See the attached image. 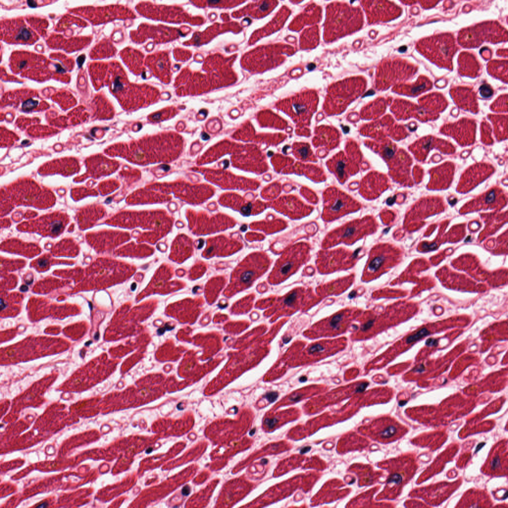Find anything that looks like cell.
Segmentation results:
<instances>
[{
  "label": "cell",
  "instance_id": "obj_34",
  "mask_svg": "<svg viewBox=\"0 0 508 508\" xmlns=\"http://www.w3.org/2000/svg\"><path fill=\"white\" fill-rule=\"evenodd\" d=\"M489 73L493 77L508 83V61L493 60L487 65Z\"/></svg>",
  "mask_w": 508,
  "mask_h": 508
},
{
  "label": "cell",
  "instance_id": "obj_15",
  "mask_svg": "<svg viewBox=\"0 0 508 508\" xmlns=\"http://www.w3.org/2000/svg\"><path fill=\"white\" fill-rule=\"evenodd\" d=\"M476 123L475 121L463 118L453 124L444 125L440 131L453 137L462 146L469 145L475 141Z\"/></svg>",
  "mask_w": 508,
  "mask_h": 508
},
{
  "label": "cell",
  "instance_id": "obj_13",
  "mask_svg": "<svg viewBox=\"0 0 508 508\" xmlns=\"http://www.w3.org/2000/svg\"><path fill=\"white\" fill-rule=\"evenodd\" d=\"M359 254L343 248L320 250L317 254L316 265L319 273L329 274L352 267L359 258Z\"/></svg>",
  "mask_w": 508,
  "mask_h": 508
},
{
  "label": "cell",
  "instance_id": "obj_33",
  "mask_svg": "<svg viewBox=\"0 0 508 508\" xmlns=\"http://www.w3.org/2000/svg\"><path fill=\"white\" fill-rule=\"evenodd\" d=\"M319 39V30L317 25L305 29L300 36V48L302 49L315 48L318 44Z\"/></svg>",
  "mask_w": 508,
  "mask_h": 508
},
{
  "label": "cell",
  "instance_id": "obj_46",
  "mask_svg": "<svg viewBox=\"0 0 508 508\" xmlns=\"http://www.w3.org/2000/svg\"><path fill=\"white\" fill-rule=\"evenodd\" d=\"M480 54L485 59H489L491 57L492 52L487 47H485L481 50Z\"/></svg>",
  "mask_w": 508,
  "mask_h": 508
},
{
  "label": "cell",
  "instance_id": "obj_1",
  "mask_svg": "<svg viewBox=\"0 0 508 508\" xmlns=\"http://www.w3.org/2000/svg\"><path fill=\"white\" fill-rule=\"evenodd\" d=\"M362 11L359 7L348 3L333 2L326 8L323 38L331 42L360 29L363 25Z\"/></svg>",
  "mask_w": 508,
  "mask_h": 508
},
{
  "label": "cell",
  "instance_id": "obj_38",
  "mask_svg": "<svg viewBox=\"0 0 508 508\" xmlns=\"http://www.w3.org/2000/svg\"><path fill=\"white\" fill-rule=\"evenodd\" d=\"M507 94L502 95L499 97L497 100L491 105V109L495 112H507Z\"/></svg>",
  "mask_w": 508,
  "mask_h": 508
},
{
  "label": "cell",
  "instance_id": "obj_39",
  "mask_svg": "<svg viewBox=\"0 0 508 508\" xmlns=\"http://www.w3.org/2000/svg\"><path fill=\"white\" fill-rule=\"evenodd\" d=\"M482 141L487 144L493 143V140L491 136V128L489 124L486 121L482 122L481 125Z\"/></svg>",
  "mask_w": 508,
  "mask_h": 508
},
{
  "label": "cell",
  "instance_id": "obj_30",
  "mask_svg": "<svg viewBox=\"0 0 508 508\" xmlns=\"http://www.w3.org/2000/svg\"><path fill=\"white\" fill-rule=\"evenodd\" d=\"M458 63L460 75L474 78L480 74V65L472 54L467 52L461 53Z\"/></svg>",
  "mask_w": 508,
  "mask_h": 508
},
{
  "label": "cell",
  "instance_id": "obj_41",
  "mask_svg": "<svg viewBox=\"0 0 508 508\" xmlns=\"http://www.w3.org/2000/svg\"><path fill=\"white\" fill-rule=\"evenodd\" d=\"M480 95L484 98H489L493 94V90L488 84L482 85L480 88Z\"/></svg>",
  "mask_w": 508,
  "mask_h": 508
},
{
  "label": "cell",
  "instance_id": "obj_14",
  "mask_svg": "<svg viewBox=\"0 0 508 508\" xmlns=\"http://www.w3.org/2000/svg\"><path fill=\"white\" fill-rule=\"evenodd\" d=\"M361 3L370 24L391 20L402 13L401 7L389 1L362 0Z\"/></svg>",
  "mask_w": 508,
  "mask_h": 508
},
{
  "label": "cell",
  "instance_id": "obj_36",
  "mask_svg": "<svg viewBox=\"0 0 508 508\" xmlns=\"http://www.w3.org/2000/svg\"><path fill=\"white\" fill-rule=\"evenodd\" d=\"M295 149L296 155L299 158L303 160L317 161L309 144L298 143L296 145Z\"/></svg>",
  "mask_w": 508,
  "mask_h": 508
},
{
  "label": "cell",
  "instance_id": "obj_53",
  "mask_svg": "<svg viewBox=\"0 0 508 508\" xmlns=\"http://www.w3.org/2000/svg\"><path fill=\"white\" fill-rule=\"evenodd\" d=\"M190 492V489L189 487L186 486L184 487L182 490V493L184 495H188Z\"/></svg>",
  "mask_w": 508,
  "mask_h": 508
},
{
  "label": "cell",
  "instance_id": "obj_28",
  "mask_svg": "<svg viewBox=\"0 0 508 508\" xmlns=\"http://www.w3.org/2000/svg\"><path fill=\"white\" fill-rule=\"evenodd\" d=\"M315 133L317 135L313 140L315 146L324 145L331 149L339 143L340 132L332 127L321 126L316 128Z\"/></svg>",
  "mask_w": 508,
  "mask_h": 508
},
{
  "label": "cell",
  "instance_id": "obj_52",
  "mask_svg": "<svg viewBox=\"0 0 508 508\" xmlns=\"http://www.w3.org/2000/svg\"><path fill=\"white\" fill-rule=\"evenodd\" d=\"M497 55H499L500 56H503V57H507V56H508V51H507V49H506L499 50L497 51Z\"/></svg>",
  "mask_w": 508,
  "mask_h": 508
},
{
  "label": "cell",
  "instance_id": "obj_17",
  "mask_svg": "<svg viewBox=\"0 0 508 508\" xmlns=\"http://www.w3.org/2000/svg\"><path fill=\"white\" fill-rule=\"evenodd\" d=\"M494 170L492 165L487 163H478L471 166L462 175L457 190L463 193L470 191L489 177Z\"/></svg>",
  "mask_w": 508,
  "mask_h": 508
},
{
  "label": "cell",
  "instance_id": "obj_56",
  "mask_svg": "<svg viewBox=\"0 0 508 508\" xmlns=\"http://www.w3.org/2000/svg\"><path fill=\"white\" fill-rule=\"evenodd\" d=\"M299 380L301 382H304L307 380V378L305 376H303L300 378Z\"/></svg>",
  "mask_w": 508,
  "mask_h": 508
},
{
  "label": "cell",
  "instance_id": "obj_55",
  "mask_svg": "<svg viewBox=\"0 0 508 508\" xmlns=\"http://www.w3.org/2000/svg\"><path fill=\"white\" fill-rule=\"evenodd\" d=\"M28 289V287L25 285H23L21 287L20 290L22 291H25Z\"/></svg>",
  "mask_w": 508,
  "mask_h": 508
},
{
  "label": "cell",
  "instance_id": "obj_21",
  "mask_svg": "<svg viewBox=\"0 0 508 508\" xmlns=\"http://www.w3.org/2000/svg\"><path fill=\"white\" fill-rule=\"evenodd\" d=\"M354 161L346 157L343 152H340L329 160L326 164L329 170L335 174L339 181L343 183L349 175L358 171V166Z\"/></svg>",
  "mask_w": 508,
  "mask_h": 508
},
{
  "label": "cell",
  "instance_id": "obj_9",
  "mask_svg": "<svg viewBox=\"0 0 508 508\" xmlns=\"http://www.w3.org/2000/svg\"><path fill=\"white\" fill-rule=\"evenodd\" d=\"M323 209L321 218L331 222L347 214L358 211L361 204L336 188H329L323 193Z\"/></svg>",
  "mask_w": 508,
  "mask_h": 508
},
{
  "label": "cell",
  "instance_id": "obj_3",
  "mask_svg": "<svg viewBox=\"0 0 508 508\" xmlns=\"http://www.w3.org/2000/svg\"><path fill=\"white\" fill-rule=\"evenodd\" d=\"M295 51L293 47L283 44L261 46L246 53L241 64L252 72H261L279 65L285 59L284 55L289 56Z\"/></svg>",
  "mask_w": 508,
  "mask_h": 508
},
{
  "label": "cell",
  "instance_id": "obj_25",
  "mask_svg": "<svg viewBox=\"0 0 508 508\" xmlns=\"http://www.w3.org/2000/svg\"><path fill=\"white\" fill-rule=\"evenodd\" d=\"M278 2L274 0H260L251 3L242 9L234 11L232 16L240 17L245 15L253 18H259L270 12L277 5Z\"/></svg>",
  "mask_w": 508,
  "mask_h": 508
},
{
  "label": "cell",
  "instance_id": "obj_31",
  "mask_svg": "<svg viewBox=\"0 0 508 508\" xmlns=\"http://www.w3.org/2000/svg\"><path fill=\"white\" fill-rule=\"evenodd\" d=\"M420 106L426 111L435 114L443 111L446 107L447 102L444 96L439 93H433L420 98Z\"/></svg>",
  "mask_w": 508,
  "mask_h": 508
},
{
  "label": "cell",
  "instance_id": "obj_19",
  "mask_svg": "<svg viewBox=\"0 0 508 508\" xmlns=\"http://www.w3.org/2000/svg\"><path fill=\"white\" fill-rule=\"evenodd\" d=\"M390 110L398 120H406L413 117L422 122H426L435 120L439 117L438 114L429 112L420 106L400 99L394 100Z\"/></svg>",
  "mask_w": 508,
  "mask_h": 508
},
{
  "label": "cell",
  "instance_id": "obj_23",
  "mask_svg": "<svg viewBox=\"0 0 508 508\" xmlns=\"http://www.w3.org/2000/svg\"><path fill=\"white\" fill-rule=\"evenodd\" d=\"M450 94L455 104L459 108L475 114L478 112L476 94L472 88L454 87L450 90Z\"/></svg>",
  "mask_w": 508,
  "mask_h": 508
},
{
  "label": "cell",
  "instance_id": "obj_4",
  "mask_svg": "<svg viewBox=\"0 0 508 508\" xmlns=\"http://www.w3.org/2000/svg\"><path fill=\"white\" fill-rule=\"evenodd\" d=\"M378 227V222L372 216L353 220L327 234L322 242L321 247L325 249L341 243L352 245L359 239L375 233Z\"/></svg>",
  "mask_w": 508,
  "mask_h": 508
},
{
  "label": "cell",
  "instance_id": "obj_47",
  "mask_svg": "<svg viewBox=\"0 0 508 508\" xmlns=\"http://www.w3.org/2000/svg\"><path fill=\"white\" fill-rule=\"evenodd\" d=\"M323 347L318 344L313 345L309 349V353L313 354L314 353H318L323 350Z\"/></svg>",
  "mask_w": 508,
  "mask_h": 508
},
{
  "label": "cell",
  "instance_id": "obj_57",
  "mask_svg": "<svg viewBox=\"0 0 508 508\" xmlns=\"http://www.w3.org/2000/svg\"><path fill=\"white\" fill-rule=\"evenodd\" d=\"M290 338L285 337V338H283V340L284 342L287 343L290 340Z\"/></svg>",
  "mask_w": 508,
  "mask_h": 508
},
{
  "label": "cell",
  "instance_id": "obj_18",
  "mask_svg": "<svg viewBox=\"0 0 508 508\" xmlns=\"http://www.w3.org/2000/svg\"><path fill=\"white\" fill-rule=\"evenodd\" d=\"M433 148H438L445 154H451L455 152V148L449 142L430 136L418 140L409 147L416 159L419 161L425 160L428 152Z\"/></svg>",
  "mask_w": 508,
  "mask_h": 508
},
{
  "label": "cell",
  "instance_id": "obj_10",
  "mask_svg": "<svg viewBox=\"0 0 508 508\" xmlns=\"http://www.w3.org/2000/svg\"><path fill=\"white\" fill-rule=\"evenodd\" d=\"M310 246L307 243H298L291 247L278 260L269 277L272 283L284 280L310 259Z\"/></svg>",
  "mask_w": 508,
  "mask_h": 508
},
{
  "label": "cell",
  "instance_id": "obj_54",
  "mask_svg": "<svg viewBox=\"0 0 508 508\" xmlns=\"http://www.w3.org/2000/svg\"><path fill=\"white\" fill-rule=\"evenodd\" d=\"M47 261L46 260L41 259L39 261V264H41V265H45L46 264V263H47Z\"/></svg>",
  "mask_w": 508,
  "mask_h": 508
},
{
  "label": "cell",
  "instance_id": "obj_22",
  "mask_svg": "<svg viewBox=\"0 0 508 508\" xmlns=\"http://www.w3.org/2000/svg\"><path fill=\"white\" fill-rule=\"evenodd\" d=\"M454 171V164L446 162L430 170L431 180L427 188L442 190L447 188L451 183Z\"/></svg>",
  "mask_w": 508,
  "mask_h": 508
},
{
  "label": "cell",
  "instance_id": "obj_12",
  "mask_svg": "<svg viewBox=\"0 0 508 508\" xmlns=\"http://www.w3.org/2000/svg\"><path fill=\"white\" fill-rule=\"evenodd\" d=\"M318 101L317 92L306 90L281 100L277 107L283 110L296 120L309 124L316 111Z\"/></svg>",
  "mask_w": 508,
  "mask_h": 508
},
{
  "label": "cell",
  "instance_id": "obj_43",
  "mask_svg": "<svg viewBox=\"0 0 508 508\" xmlns=\"http://www.w3.org/2000/svg\"><path fill=\"white\" fill-rule=\"evenodd\" d=\"M413 172V175L414 176L415 181L417 183H419L420 181H421L422 178L423 174V170L420 167L416 166L414 168Z\"/></svg>",
  "mask_w": 508,
  "mask_h": 508
},
{
  "label": "cell",
  "instance_id": "obj_51",
  "mask_svg": "<svg viewBox=\"0 0 508 508\" xmlns=\"http://www.w3.org/2000/svg\"><path fill=\"white\" fill-rule=\"evenodd\" d=\"M425 370V367L423 364L415 367L412 371L415 372L421 373Z\"/></svg>",
  "mask_w": 508,
  "mask_h": 508
},
{
  "label": "cell",
  "instance_id": "obj_20",
  "mask_svg": "<svg viewBox=\"0 0 508 508\" xmlns=\"http://www.w3.org/2000/svg\"><path fill=\"white\" fill-rule=\"evenodd\" d=\"M388 186V180L385 175L371 172L363 179L360 192L366 199H373L387 189Z\"/></svg>",
  "mask_w": 508,
  "mask_h": 508
},
{
  "label": "cell",
  "instance_id": "obj_58",
  "mask_svg": "<svg viewBox=\"0 0 508 508\" xmlns=\"http://www.w3.org/2000/svg\"><path fill=\"white\" fill-rule=\"evenodd\" d=\"M42 505H39V506H37V507H45L47 505V503H44L43 504H42Z\"/></svg>",
  "mask_w": 508,
  "mask_h": 508
},
{
  "label": "cell",
  "instance_id": "obj_45",
  "mask_svg": "<svg viewBox=\"0 0 508 508\" xmlns=\"http://www.w3.org/2000/svg\"><path fill=\"white\" fill-rule=\"evenodd\" d=\"M423 8H428L434 6L439 1L437 0H421L419 1Z\"/></svg>",
  "mask_w": 508,
  "mask_h": 508
},
{
  "label": "cell",
  "instance_id": "obj_37",
  "mask_svg": "<svg viewBox=\"0 0 508 508\" xmlns=\"http://www.w3.org/2000/svg\"><path fill=\"white\" fill-rule=\"evenodd\" d=\"M397 428L395 425L387 423L386 425L381 426L380 429H378L377 435L381 438L388 439L396 434Z\"/></svg>",
  "mask_w": 508,
  "mask_h": 508
},
{
  "label": "cell",
  "instance_id": "obj_44",
  "mask_svg": "<svg viewBox=\"0 0 508 508\" xmlns=\"http://www.w3.org/2000/svg\"><path fill=\"white\" fill-rule=\"evenodd\" d=\"M38 104V102L33 100H29L25 102L22 105V108L24 111H29L35 108Z\"/></svg>",
  "mask_w": 508,
  "mask_h": 508
},
{
  "label": "cell",
  "instance_id": "obj_50",
  "mask_svg": "<svg viewBox=\"0 0 508 508\" xmlns=\"http://www.w3.org/2000/svg\"><path fill=\"white\" fill-rule=\"evenodd\" d=\"M173 328H174V327L170 326L169 325H168L167 324H166L164 326V327H163L162 328H159L157 330V333H158V335L163 334L164 333V332H165V331L166 330H170L172 329Z\"/></svg>",
  "mask_w": 508,
  "mask_h": 508
},
{
  "label": "cell",
  "instance_id": "obj_42",
  "mask_svg": "<svg viewBox=\"0 0 508 508\" xmlns=\"http://www.w3.org/2000/svg\"><path fill=\"white\" fill-rule=\"evenodd\" d=\"M392 215L393 214L391 211H382L380 214V217L382 223L385 225H388L392 220Z\"/></svg>",
  "mask_w": 508,
  "mask_h": 508
},
{
  "label": "cell",
  "instance_id": "obj_35",
  "mask_svg": "<svg viewBox=\"0 0 508 508\" xmlns=\"http://www.w3.org/2000/svg\"><path fill=\"white\" fill-rule=\"evenodd\" d=\"M488 117L494 124V132L497 139H506L508 137L507 115H489Z\"/></svg>",
  "mask_w": 508,
  "mask_h": 508
},
{
  "label": "cell",
  "instance_id": "obj_29",
  "mask_svg": "<svg viewBox=\"0 0 508 508\" xmlns=\"http://www.w3.org/2000/svg\"><path fill=\"white\" fill-rule=\"evenodd\" d=\"M432 83L426 76H420L412 84L400 83L392 88V91L399 94L415 96L432 88Z\"/></svg>",
  "mask_w": 508,
  "mask_h": 508
},
{
  "label": "cell",
  "instance_id": "obj_49",
  "mask_svg": "<svg viewBox=\"0 0 508 508\" xmlns=\"http://www.w3.org/2000/svg\"><path fill=\"white\" fill-rule=\"evenodd\" d=\"M438 344V340L436 339L429 338L425 342V344L429 347L437 346Z\"/></svg>",
  "mask_w": 508,
  "mask_h": 508
},
{
  "label": "cell",
  "instance_id": "obj_32",
  "mask_svg": "<svg viewBox=\"0 0 508 508\" xmlns=\"http://www.w3.org/2000/svg\"><path fill=\"white\" fill-rule=\"evenodd\" d=\"M386 106V100L382 97L378 98L362 109L361 118L365 119L376 118L384 112Z\"/></svg>",
  "mask_w": 508,
  "mask_h": 508
},
{
  "label": "cell",
  "instance_id": "obj_16",
  "mask_svg": "<svg viewBox=\"0 0 508 508\" xmlns=\"http://www.w3.org/2000/svg\"><path fill=\"white\" fill-rule=\"evenodd\" d=\"M387 163L390 170L389 174L396 182L404 186L413 185L410 176V167L412 161L405 151L399 149Z\"/></svg>",
  "mask_w": 508,
  "mask_h": 508
},
{
  "label": "cell",
  "instance_id": "obj_11",
  "mask_svg": "<svg viewBox=\"0 0 508 508\" xmlns=\"http://www.w3.org/2000/svg\"><path fill=\"white\" fill-rule=\"evenodd\" d=\"M269 264V260L265 255L261 253L251 254L235 270L229 286L235 291L249 287L266 270Z\"/></svg>",
  "mask_w": 508,
  "mask_h": 508
},
{
  "label": "cell",
  "instance_id": "obj_26",
  "mask_svg": "<svg viewBox=\"0 0 508 508\" xmlns=\"http://www.w3.org/2000/svg\"><path fill=\"white\" fill-rule=\"evenodd\" d=\"M321 18V8L315 3L309 5L304 11L297 15L289 26V29L299 31L306 25L319 22Z\"/></svg>",
  "mask_w": 508,
  "mask_h": 508
},
{
  "label": "cell",
  "instance_id": "obj_2",
  "mask_svg": "<svg viewBox=\"0 0 508 508\" xmlns=\"http://www.w3.org/2000/svg\"><path fill=\"white\" fill-rule=\"evenodd\" d=\"M366 79L361 76L347 78L332 84L327 89L323 109L328 115L342 112L365 91Z\"/></svg>",
  "mask_w": 508,
  "mask_h": 508
},
{
  "label": "cell",
  "instance_id": "obj_48",
  "mask_svg": "<svg viewBox=\"0 0 508 508\" xmlns=\"http://www.w3.org/2000/svg\"><path fill=\"white\" fill-rule=\"evenodd\" d=\"M278 394L276 392H269L267 393L265 397L270 402L274 401L277 398Z\"/></svg>",
  "mask_w": 508,
  "mask_h": 508
},
{
  "label": "cell",
  "instance_id": "obj_8",
  "mask_svg": "<svg viewBox=\"0 0 508 508\" xmlns=\"http://www.w3.org/2000/svg\"><path fill=\"white\" fill-rule=\"evenodd\" d=\"M417 67L401 59H384L378 65L375 76V86L379 90H384L393 84L412 77Z\"/></svg>",
  "mask_w": 508,
  "mask_h": 508
},
{
  "label": "cell",
  "instance_id": "obj_24",
  "mask_svg": "<svg viewBox=\"0 0 508 508\" xmlns=\"http://www.w3.org/2000/svg\"><path fill=\"white\" fill-rule=\"evenodd\" d=\"M290 13V10L287 7L284 6L281 7L269 23L262 28L254 32L250 38L249 44L252 45L263 37L271 34L281 28Z\"/></svg>",
  "mask_w": 508,
  "mask_h": 508
},
{
  "label": "cell",
  "instance_id": "obj_6",
  "mask_svg": "<svg viewBox=\"0 0 508 508\" xmlns=\"http://www.w3.org/2000/svg\"><path fill=\"white\" fill-rule=\"evenodd\" d=\"M458 42L463 47H478L484 42L496 44L507 41V30L496 21H489L462 29L458 36Z\"/></svg>",
  "mask_w": 508,
  "mask_h": 508
},
{
  "label": "cell",
  "instance_id": "obj_7",
  "mask_svg": "<svg viewBox=\"0 0 508 508\" xmlns=\"http://www.w3.org/2000/svg\"><path fill=\"white\" fill-rule=\"evenodd\" d=\"M399 250L388 243H380L371 250L361 280L368 282L379 278L398 261Z\"/></svg>",
  "mask_w": 508,
  "mask_h": 508
},
{
  "label": "cell",
  "instance_id": "obj_5",
  "mask_svg": "<svg viewBox=\"0 0 508 508\" xmlns=\"http://www.w3.org/2000/svg\"><path fill=\"white\" fill-rule=\"evenodd\" d=\"M416 49L438 66L452 69V58L458 48L451 34L443 33L422 39L417 43Z\"/></svg>",
  "mask_w": 508,
  "mask_h": 508
},
{
  "label": "cell",
  "instance_id": "obj_40",
  "mask_svg": "<svg viewBox=\"0 0 508 508\" xmlns=\"http://www.w3.org/2000/svg\"><path fill=\"white\" fill-rule=\"evenodd\" d=\"M430 334V331L426 328H423L416 333L408 336L406 339V343H410L418 341Z\"/></svg>",
  "mask_w": 508,
  "mask_h": 508
},
{
  "label": "cell",
  "instance_id": "obj_27",
  "mask_svg": "<svg viewBox=\"0 0 508 508\" xmlns=\"http://www.w3.org/2000/svg\"><path fill=\"white\" fill-rule=\"evenodd\" d=\"M354 279L355 274L353 273L320 285L317 287L316 291L321 297L340 294L352 285Z\"/></svg>",
  "mask_w": 508,
  "mask_h": 508
}]
</instances>
